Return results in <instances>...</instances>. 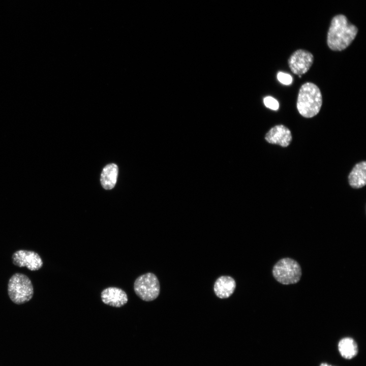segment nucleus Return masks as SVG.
I'll list each match as a JSON object with an SVG mask.
<instances>
[{
    "instance_id": "9d476101",
    "label": "nucleus",
    "mask_w": 366,
    "mask_h": 366,
    "mask_svg": "<svg viewBox=\"0 0 366 366\" xmlns=\"http://www.w3.org/2000/svg\"><path fill=\"white\" fill-rule=\"evenodd\" d=\"M349 185L354 189H360L366 184V162L356 164L348 176Z\"/></svg>"
},
{
    "instance_id": "2eb2a0df",
    "label": "nucleus",
    "mask_w": 366,
    "mask_h": 366,
    "mask_svg": "<svg viewBox=\"0 0 366 366\" xmlns=\"http://www.w3.org/2000/svg\"><path fill=\"white\" fill-rule=\"evenodd\" d=\"M277 79L281 83L285 85H290L292 82L291 76L282 72H279L278 73Z\"/></svg>"
},
{
    "instance_id": "423d86ee",
    "label": "nucleus",
    "mask_w": 366,
    "mask_h": 366,
    "mask_svg": "<svg viewBox=\"0 0 366 366\" xmlns=\"http://www.w3.org/2000/svg\"><path fill=\"white\" fill-rule=\"evenodd\" d=\"M314 62V56L309 51L298 49L294 51L288 60L289 67L293 73L302 75L306 73Z\"/></svg>"
},
{
    "instance_id": "f03ea898",
    "label": "nucleus",
    "mask_w": 366,
    "mask_h": 366,
    "mask_svg": "<svg viewBox=\"0 0 366 366\" xmlns=\"http://www.w3.org/2000/svg\"><path fill=\"white\" fill-rule=\"evenodd\" d=\"M322 104V97L319 88L312 82L303 84L298 92L296 107L304 117H313L319 112Z\"/></svg>"
},
{
    "instance_id": "4468645a",
    "label": "nucleus",
    "mask_w": 366,
    "mask_h": 366,
    "mask_svg": "<svg viewBox=\"0 0 366 366\" xmlns=\"http://www.w3.org/2000/svg\"><path fill=\"white\" fill-rule=\"evenodd\" d=\"M263 102L265 106L270 109L277 110L279 108V104L278 101L272 97H265Z\"/></svg>"
},
{
    "instance_id": "6e6552de",
    "label": "nucleus",
    "mask_w": 366,
    "mask_h": 366,
    "mask_svg": "<svg viewBox=\"0 0 366 366\" xmlns=\"http://www.w3.org/2000/svg\"><path fill=\"white\" fill-rule=\"evenodd\" d=\"M264 138L270 144L286 147L290 144L292 136L290 130L287 127L283 125H278L267 132Z\"/></svg>"
},
{
    "instance_id": "0eeeda50",
    "label": "nucleus",
    "mask_w": 366,
    "mask_h": 366,
    "mask_svg": "<svg viewBox=\"0 0 366 366\" xmlns=\"http://www.w3.org/2000/svg\"><path fill=\"white\" fill-rule=\"evenodd\" d=\"M12 262L19 267H26L32 270L40 269L43 266V261L40 255L36 252L28 250H19L12 255Z\"/></svg>"
},
{
    "instance_id": "20e7f679",
    "label": "nucleus",
    "mask_w": 366,
    "mask_h": 366,
    "mask_svg": "<svg viewBox=\"0 0 366 366\" xmlns=\"http://www.w3.org/2000/svg\"><path fill=\"white\" fill-rule=\"evenodd\" d=\"M272 272L275 280L283 285L298 283L302 274L299 264L290 258L279 260L273 266Z\"/></svg>"
},
{
    "instance_id": "ddd939ff",
    "label": "nucleus",
    "mask_w": 366,
    "mask_h": 366,
    "mask_svg": "<svg viewBox=\"0 0 366 366\" xmlns=\"http://www.w3.org/2000/svg\"><path fill=\"white\" fill-rule=\"evenodd\" d=\"M339 351L341 356L346 359H351L358 353V346L351 338H344L338 344Z\"/></svg>"
},
{
    "instance_id": "9b49d317",
    "label": "nucleus",
    "mask_w": 366,
    "mask_h": 366,
    "mask_svg": "<svg viewBox=\"0 0 366 366\" xmlns=\"http://www.w3.org/2000/svg\"><path fill=\"white\" fill-rule=\"evenodd\" d=\"M236 283L230 276H221L215 282L214 291L220 298H226L230 296L235 290Z\"/></svg>"
},
{
    "instance_id": "dca6fc26",
    "label": "nucleus",
    "mask_w": 366,
    "mask_h": 366,
    "mask_svg": "<svg viewBox=\"0 0 366 366\" xmlns=\"http://www.w3.org/2000/svg\"><path fill=\"white\" fill-rule=\"evenodd\" d=\"M320 366H332V365L328 364L326 363H322L320 365Z\"/></svg>"
},
{
    "instance_id": "39448f33",
    "label": "nucleus",
    "mask_w": 366,
    "mask_h": 366,
    "mask_svg": "<svg viewBox=\"0 0 366 366\" xmlns=\"http://www.w3.org/2000/svg\"><path fill=\"white\" fill-rule=\"evenodd\" d=\"M134 290L142 300L150 301L157 298L160 293V286L156 276L148 272L138 277L134 282Z\"/></svg>"
},
{
    "instance_id": "f257e3e1",
    "label": "nucleus",
    "mask_w": 366,
    "mask_h": 366,
    "mask_svg": "<svg viewBox=\"0 0 366 366\" xmlns=\"http://www.w3.org/2000/svg\"><path fill=\"white\" fill-rule=\"evenodd\" d=\"M357 32V28L350 23L344 15H337L332 19L328 32L327 45L333 51L343 50L354 40Z\"/></svg>"
},
{
    "instance_id": "7ed1b4c3",
    "label": "nucleus",
    "mask_w": 366,
    "mask_h": 366,
    "mask_svg": "<svg viewBox=\"0 0 366 366\" xmlns=\"http://www.w3.org/2000/svg\"><path fill=\"white\" fill-rule=\"evenodd\" d=\"M9 296L14 303L17 304L29 301L34 294L33 286L28 277L21 273L14 274L8 284Z\"/></svg>"
},
{
    "instance_id": "1a4fd4ad",
    "label": "nucleus",
    "mask_w": 366,
    "mask_h": 366,
    "mask_svg": "<svg viewBox=\"0 0 366 366\" xmlns=\"http://www.w3.org/2000/svg\"><path fill=\"white\" fill-rule=\"evenodd\" d=\"M101 296L105 304L116 308L123 306L128 300L127 294L123 290L114 287L104 289Z\"/></svg>"
},
{
    "instance_id": "f8f14e48",
    "label": "nucleus",
    "mask_w": 366,
    "mask_h": 366,
    "mask_svg": "<svg viewBox=\"0 0 366 366\" xmlns=\"http://www.w3.org/2000/svg\"><path fill=\"white\" fill-rule=\"evenodd\" d=\"M117 174L118 167L115 164H108L104 168L101 175V182L105 189L110 190L114 187Z\"/></svg>"
}]
</instances>
